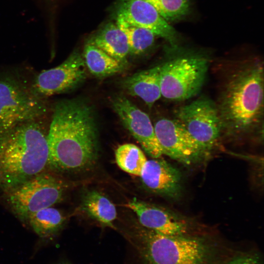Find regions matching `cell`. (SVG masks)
<instances>
[{
    "instance_id": "1",
    "label": "cell",
    "mask_w": 264,
    "mask_h": 264,
    "mask_svg": "<svg viewBox=\"0 0 264 264\" xmlns=\"http://www.w3.org/2000/svg\"><path fill=\"white\" fill-rule=\"evenodd\" d=\"M48 165L57 171L90 170L98 157L97 126L92 105L81 98L64 100L55 106L47 134Z\"/></svg>"
},
{
    "instance_id": "8",
    "label": "cell",
    "mask_w": 264,
    "mask_h": 264,
    "mask_svg": "<svg viewBox=\"0 0 264 264\" xmlns=\"http://www.w3.org/2000/svg\"><path fill=\"white\" fill-rule=\"evenodd\" d=\"M176 115L175 119L208 154L222 133L216 103L201 97L179 108Z\"/></svg>"
},
{
    "instance_id": "23",
    "label": "cell",
    "mask_w": 264,
    "mask_h": 264,
    "mask_svg": "<svg viewBox=\"0 0 264 264\" xmlns=\"http://www.w3.org/2000/svg\"><path fill=\"white\" fill-rule=\"evenodd\" d=\"M225 264H261L260 260L256 255L243 254L230 260Z\"/></svg>"
},
{
    "instance_id": "24",
    "label": "cell",
    "mask_w": 264,
    "mask_h": 264,
    "mask_svg": "<svg viewBox=\"0 0 264 264\" xmlns=\"http://www.w3.org/2000/svg\"><path fill=\"white\" fill-rule=\"evenodd\" d=\"M67 264V263H64V264Z\"/></svg>"
},
{
    "instance_id": "15",
    "label": "cell",
    "mask_w": 264,
    "mask_h": 264,
    "mask_svg": "<svg viewBox=\"0 0 264 264\" xmlns=\"http://www.w3.org/2000/svg\"><path fill=\"white\" fill-rule=\"evenodd\" d=\"M161 65L127 77L122 86L131 95L141 98L151 108L162 96L160 83Z\"/></svg>"
},
{
    "instance_id": "12",
    "label": "cell",
    "mask_w": 264,
    "mask_h": 264,
    "mask_svg": "<svg viewBox=\"0 0 264 264\" xmlns=\"http://www.w3.org/2000/svg\"><path fill=\"white\" fill-rule=\"evenodd\" d=\"M130 24L147 29L177 46L178 34L151 4L144 0H121L117 15Z\"/></svg>"
},
{
    "instance_id": "11",
    "label": "cell",
    "mask_w": 264,
    "mask_h": 264,
    "mask_svg": "<svg viewBox=\"0 0 264 264\" xmlns=\"http://www.w3.org/2000/svg\"><path fill=\"white\" fill-rule=\"evenodd\" d=\"M111 105L124 126L144 151L152 158L160 157L162 149L148 115L124 96L113 97Z\"/></svg>"
},
{
    "instance_id": "22",
    "label": "cell",
    "mask_w": 264,
    "mask_h": 264,
    "mask_svg": "<svg viewBox=\"0 0 264 264\" xmlns=\"http://www.w3.org/2000/svg\"><path fill=\"white\" fill-rule=\"evenodd\" d=\"M168 22L182 19L190 11L189 0H144Z\"/></svg>"
},
{
    "instance_id": "14",
    "label": "cell",
    "mask_w": 264,
    "mask_h": 264,
    "mask_svg": "<svg viewBox=\"0 0 264 264\" xmlns=\"http://www.w3.org/2000/svg\"><path fill=\"white\" fill-rule=\"evenodd\" d=\"M136 215L139 224L148 229L170 236L187 235L185 220L165 208L133 198L126 204Z\"/></svg>"
},
{
    "instance_id": "3",
    "label": "cell",
    "mask_w": 264,
    "mask_h": 264,
    "mask_svg": "<svg viewBox=\"0 0 264 264\" xmlns=\"http://www.w3.org/2000/svg\"><path fill=\"white\" fill-rule=\"evenodd\" d=\"M47 134L34 121L0 135V185L8 192L42 173L48 164Z\"/></svg>"
},
{
    "instance_id": "21",
    "label": "cell",
    "mask_w": 264,
    "mask_h": 264,
    "mask_svg": "<svg viewBox=\"0 0 264 264\" xmlns=\"http://www.w3.org/2000/svg\"><path fill=\"white\" fill-rule=\"evenodd\" d=\"M115 157L116 163L121 169L139 176L147 160L143 152L132 143L119 146L115 150Z\"/></svg>"
},
{
    "instance_id": "5",
    "label": "cell",
    "mask_w": 264,
    "mask_h": 264,
    "mask_svg": "<svg viewBox=\"0 0 264 264\" xmlns=\"http://www.w3.org/2000/svg\"><path fill=\"white\" fill-rule=\"evenodd\" d=\"M207 58L194 53L177 54L161 65V95L175 101L195 96L202 87L208 71Z\"/></svg>"
},
{
    "instance_id": "9",
    "label": "cell",
    "mask_w": 264,
    "mask_h": 264,
    "mask_svg": "<svg viewBox=\"0 0 264 264\" xmlns=\"http://www.w3.org/2000/svg\"><path fill=\"white\" fill-rule=\"evenodd\" d=\"M86 67L83 56L74 51L60 65L39 73L31 90L42 98L72 90L86 79Z\"/></svg>"
},
{
    "instance_id": "18",
    "label": "cell",
    "mask_w": 264,
    "mask_h": 264,
    "mask_svg": "<svg viewBox=\"0 0 264 264\" xmlns=\"http://www.w3.org/2000/svg\"><path fill=\"white\" fill-rule=\"evenodd\" d=\"M83 57L89 71L97 77H105L120 73L126 66L89 43L85 46Z\"/></svg>"
},
{
    "instance_id": "20",
    "label": "cell",
    "mask_w": 264,
    "mask_h": 264,
    "mask_svg": "<svg viewBox=\"0 0 264 264\" xmlns=\"http://www.w3.org/2000/svg\"><path fill=\"white\" fill-rule=\"evenodd\" d=\"M116 24L127 37L130 54H140L147 51L154 44L156 36L152 31L130 24L117 16Z\"/></svg>"
},
{
    "instance_id": "4",
    "label": "cell",
    "mask_w": 264,
    "mask_h": 264,
    "mask_svg": "<svg viewBox=\"0 0 264 264\" xmlns=\"http://www.w3.org/2000/svg\"><path fill=\"white\" fill-rule=\"evenodd\" d=\"M141 264H212L215 250L206 241L170 236L135 225L128 235Z\"/></svg>"
},
{
    "instance_id": "13",
    "label": "cell",
    "mask_w": 264,
    "mask_h": 264,
    "mask_svg": "<svg viewBox=\"0 0 264 264\" xmlns=\"http://www.w3.org/2000/svg\"><path fill=\"white\" fill-rule=\"evenodd\" d=\"M150 192L171 199L182 195V175L178 169L160 157L147 160L140 176Z\"/></svg>"
},
{
    "instance_id": "16",
    "label": "cell",
    "mask_w": 264,
    "mask_h": 264,
    "mask_svg": "<svg viewBox=\"0 0 264 264\" xmlns=\"http://www.w3.org/2000/svg\"><path fill=\"white\" fill-rule=\"evenodd\" d=\"M92 44L101 49L118 62L126 66L130 54L129 46L124 33L116 23L105 24L89 40Z\"/></svg>"
},
{
    "instance_id": "2",
    "label": "cell",
    "mask_w": 264,
    "mask_h": 264,
    "mask_svg": "<svg viewBox=\"0 0 264 264\" xmlns=\"http://www.w3.org/2000/svg\"><path fill=\"white\" fill-rule=\"evenodd\" d=\"M226 77L216 103L222 132L241 136L263 123L264 67L260 60L240 63Z\"/></svg>"
},
{
    "instance_id": "10",
    "label": "cell",
    "mask_w": 264,
    "mask_h": 264,
    "mask_svg": "<svg viewBox=\"0 0 264 264\" xmlns=\"http://www.w3.org/2000/svg\"><path fill=\"white\" fill-rule=\"evenodd\" d=\"M163 154L185 165L197 162L206 153L176 119L162 118L154 126Z\"/></svg>"
},
{
    "instance_id": "17",
    "label": "cell",
    "mask_w": 264,
    "mask_h": 264,
    "mask_svg": "<svg viewBox=\"0 0 264 264\" xmlns=\"http://www.w3.org/2000/svg\"><path fill=\"white\" fill-rule=\"evenodd\" d=\"M82 209L91 219L104 226L114 228L113 221L117 217L114 204L101 193L92 190L84 196Z\"/></svg>"
},
{
    "instance_id": "7",
    "label": "cell",
    "mask_w": 264,
    "mask_h": 264,
    "mask_svg": "<svg viewBox=\"0 0 264 264\" xmlns=\"http://www.w3.org/2000/svg\"><path fill=\"white\" fill-rule=\"evenodd\" d=\"M65 188L59 178L41 173L8 191V201L18 217L28 219L31 214L60 202Z\"/></svg>"
},
{
    "instance_id": "19",
    "label": "cell",
    "mask_w": 264,
    "mask_h": 264,
    "mask_svg": "<svg viewBox=\"0 0 264 264\" xmlns=\"http://www.w3.org/2000/svg\"><path fill=\"white\" fill-rule=\"evenodd\" d=\"M28 219L33 230L43 238L55 235L61 229L65 220L61 212L52 206L31 214Z\"/></svg>"
},
{
    "instance_id": "6",
    "label": "cell",
    "mask_w": 264,
    "mask_h": 264,
    "mask_svg": "<svg viewBox=\"0 0 264 264\" xmlns=\"http://www.w3.org/2000/svg\"><path fill=\"white\" fill-rule=\"evenodd\" d=\"M46 110L44 103L31 89L13 78L0 79V135L34 121Z\"/></svg>"
}]
</instances>
